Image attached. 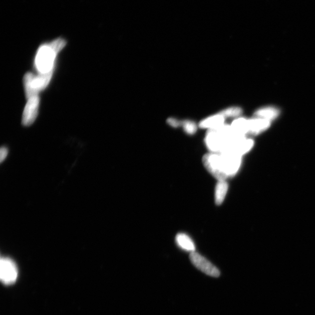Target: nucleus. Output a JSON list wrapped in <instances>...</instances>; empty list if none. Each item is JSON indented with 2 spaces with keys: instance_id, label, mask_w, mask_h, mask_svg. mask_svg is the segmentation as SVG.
<instances>
[{
  "instance_id": "nucleus-1",
  "label": "nucleus",
  "mask_w": 315,
  "mask_h": 315,
  "mask_svg": "<svg viewBox=\"0 0 315 315\" xmlns=\"http://www.w3.org/2000/svg\"><path fill=\"white\" fill-rule=\"evenodd\" d=\"M242 157L228 153L210 152L203 158L207 170L218 181L226 180L237 174L241 167Z\"/></svg>"
},
{
  "instance_id": "nucleus-2",
  "label": "nucleus",
  "mask_w": 315,
  "mask_h": 315,
  "mask_svg": "<svg viewBox=\"0 0 315 315\" xmlns=\"http://www.w3.org/2000/svg\"><path fill=\"white\" fill-rule=\"evenodd\" d=\"M65 45L66 41L62 38H58L39 47L35 59L36 67L39 73L52 71L57 54L63 49Z\"/></svg>"
},
{
  "instance_id": "nucleus-3",
  "label": "nucleus",
  "mask_w": 315,
  "mask_h": 315,
  "mask_svg": "<svg viewBox=\"0 0 315 315\" xmlns=\"http://www.w3.org/2000/svg\"><path fill=\"white\" fill-rule=\"evenodd\" d=\"M52 71L45 73H39L37 76L31 72H27L24 77L26 95L27 99L37 96L41 90L46 88L50 82Z\"/></svg>"
},
{
  "instance_id": "nucleus-4",
  "label": "nucleus",
  "mask_w": 315,
  "mask_h": 315,
  "mask_svg": "<svg viewBox=\"0 0 315 315\" xmlns=\"http://www.w3.org/2000/svg\"><path fill=\"white\" fill-rule=\"evenodd\" d=\"M254 141L246 137L234 138L228 142L224 151L221 153H228L242 157L251 150Z\"/></svg>"
},
{
  "instance_id": "nucleus-5",
  "label": "nucleus",
  "mask_w": 315,
  "mask_h": 315,
  "mask_svg": "<svg viewBox=\"0 0 315 315\" xmlns=\"http://www.w3.org/2000/svg\"><path fill=\"white\" fill-rule=\"evenodd\" d=\"M190 260L195 267L208 276L218 278L220 275L219 270L199 253H190Z\"/></svg>"
},
{
  "instance_id": "nucleus-6",
  "label": "nucleus",
  "mask_w": 315,
  "mask_h": 315,
  "mask_svg": "<svg viewBox=\"0 0 315 315\" xmlns=\"http://www.w3.org/2000/svg\"><path fill=\"white\" fill-rule=\"evenodd\" d=\"M0 277L5 285H11L18 277V269L15 263L9 258H1L0 264Z\"/></svg>"
},
{
  "instance_id": "nucleus-7",
  "label": "nucleus",
  "mask_w": 315,
  "mask_h": 315,
  "mask_svg": "<svg viewBox=\"0 0 315 315\" xmlns=\"http://www.w3.org/2000/svg\"><path fill=\"white\" fill-rule=\"evenodd\" d=\"M39 104L38 95L28 99L23 113L22 123L24 126H29L34 122L37 116Z\"/></svg>"
},
{
  "instance_id": "nucleus-8",
  "label": "nucleus",
  "mask_w": 315,
  "mask_h": 315,
  "mask_svg": "<svg viewBox=\"0 0 315 315\" xmlns=\"http://www.w3.org/2000/svg\"><path fill=\"white\" fill-rule=\"evenodd\" d=\"M269 125V121L264 119L260 118L246 121V130H247V134L259 133L267 129Z\"/></svg>"
},
{
  "instance_id": "nucleus-9",
  "label": "nucleus",
  "mask_w": 315,
  "mask_h": 315,
  "mask_svg": "<svg viewBox=\"0 0 315 315\" xmlns=\"http://www.w3.org/2000/svg\"><path fill=\"white\" fill-rule=\"evenodd\" d=\"M225 119L226 117L220 113L204 119L200 123L199 126L209 130L217 129L224 125Z\"/></svg>"
},
{
  "instance_id": "nucleus-10",
  "label": "nucleus",
  "mask_w": 315,
  "mask_h": 315,
  "mask_svg": "<svg viewBox=\"0 0 315 315\" xmlns=\"http://www.w3.org/2000/svg\"><path fill=\"white\" fill-rule=\"evenodd\" d=\"M176 241L179 247L190 253L195 252V245L188 235L180 233L176 235Z\"/></svg>"
},
{
  "instance_id": "nucleus-11",
  "label": "nucleus",
  "mask_w": 315,
  "mask_h": 315,
  "mask_svg": "<svg viewBox=\"0 0 315 315\" xmlns=\"http://www.w3.org/2000/svg\"><path fill=\"white\" fill-rule=\"evenodd\" d=\"M228 190V184L225 180L218 181L215 189V202L220 206L226 199Z\"/></svg>"
},
{
  "instance_id": "nucleus-12",
  "label": "nucleus",
  "mask_w": 315,
  "mask_h": 315,
  "mask_svg": "<svg viewBox=\"0 0 315 315\" xmlns=\"http://www.w3.org/2000/svg\"><path fill=\"white\" fill-rule=\"evenodd\" d=\"M279 112L278 110L274 108H265L259 110L256 113V115L259 117L261 119L266 120L274 119L278 115Z\"/></svg>"
},
{
  "instance_id": "nucleus-13",
  "label": "nucleus",
  "mask_w": 315,
  "mask_h": 315,
  "mask_svg": "<svg viewBox=\"0 0 315 315\" xmlns=\"http://www.w3.org/2000/svg\"><path fill=\"white\" fill-rule=\"evenodd\" d=\"M182 125L186 133L193 134L196 132L197 129L196 124L191 120L183 121L182 122Z\"/></svg>"
},
{
  "instance_id": "nucleus-14",
  "label": "nucleus",
  "mask_w": 315,
  "mask_h": 315,
  "mask_svg": "<svg viewBox=\"0 0 315 315\" xmlns=\"http://www.w3.org/2000/svg\"><path fill=\"white\" fill-rule=\"evenodd\" d=\"M241 112L242 110L240 108H237V107H233V108H230L223 110L220 113L226 118V117L237 116L240 115Z\"/></svg>"
},
{
  "instance_id": "nucleus-15",
  "label": "nucleus",
  "mask_w": 315,
  "mask_h": 315,
  "mask_svg": "<svg viewBox=\"0 0 315 315\" xmlns=\"http://www.w3.org/2000/svg\"><path fill=\"white\" fill-rule=\"evenodd\" d=\"M168 123L169 125L173 127H178L182 123L180 122L179 121L175 118H169L168 119Z\"/></svg>"
},
{
  "instance_id": "nucleus-16",
  "label": "nucleus",
  "mask_w": 315,
  "mask_h": 315,
  "mask_svg": "<svg viewBox=\"0 0 315 315\" xmlns=\"http://www.w3.org/2000/svg\"><path fill=\"white\" fill-rule=\"evenodd\" d=\"M8 150L6 147H2L0 150V161L3 162L8 155Z\"/></svg>"
}]
</instances>
